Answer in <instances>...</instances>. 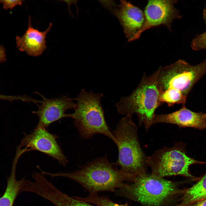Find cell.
Returning <instances> with one entry per match:
<instances>
[{
    "label": "cell",
    "instance_id": "277c9868",
    "mask_svg": "<svg viewBox=\"0 0 206 206\" xmlns=\"http://www.w3.org/2000/svg\"><path fill=\"white\" fill-rule=\"evenodd\" d=\"M132 117L128 115L121 118L112 132L118 150L116 163L124 172L141 176L147 174V157L141 147L137 128Z\"/></svg>",
    "mask_w": 206,
    "mask_h": 206
},
{
    "label": "cell",
    "instance_id": "30bf717a",
    "mask_svg": "<svg viewBox=\"0 0 206 206\" xmlns=\"http://www.w3.org/2000/svg\"><path fill=\"white\" fill-rule=\"evenodd\" d=\"M58 138L57 135L50 133L48 130L36 126L29 134H25L22 143L29 151L40 152L56 160L64 167L68 160L58 143Z\"/></svg>",
    "mask_w": 206,
    "mask_h": 206
},
{
    "label": "cell",
    "instance_id": "52a82bcc",
    "mask_svg": "<svg viewBox=\"0 0 206 206\" xmlns=\"http://www.w3.org/2000/svg\"><path fill=\"white\" fill-rule=\"evenodd\" d=\"M157 82L160 93L167 89L175 90L187 97L195 84L206 74V58L192 65L179 60L157 70Z\"/></svg>",
    "mask_w": 206,
    "mask_h": 206
},
{
    "label": "cell",
    "instance_id": "2e32d148",
    "mask_svg": "<svg viewBox=\"0 0 206 206\" xmlns=\"http://www.w3.org/2000/svg\"><path fill=\"white\" fill-rule=\"evenodd\" d=\"M49 200L56 206H95L79 199L77 197L70 196L58 189L52 192Z\"/></svg>",
    "mask_w": 206,
    "mask_h": 206
},
{
    "label": "cell",
    "instance_id": "9a60e30c",
    "mask_svg": "<svg viewBox=\"0 0 206 206\" xmlns=\"http://www.w3.org/2000/svg\"><path fill=\"white\" fill-rule=\"evenodd\" d=\"M25 179L18 181L13 173L9 178L6 190L0 198V206H12L19 194L23 192Z\"/></svg>",
    "mask_w": 206,
    "mask_h": 206
},
{
    "label": "cell",
    "instance_id": "44dd1931",
    "mask_svg": "<svg viewBox=\"0 0 206 206\" xmlns=\"http://www.w3.org/2000/svg\"><path fill=\"white\" fill-rule=\"evenodd\" d=\"M186 206H206V198L196 201Z\"/></svg>",
    "mask_w": 206,
    "mask_h": 206
},
{
    "label": "cell",
    "instance_id": "7c38bea8",
    "mask_svg": "<svg viewBox=\"0 0 206 206\" xmlns=\"http://www.w3.org/2000/svg\"><path fill=\"white\" fill-rule=\"evenodd\" d=\"M164 123L176 125L180 127H192L203 130L206 128V114L195 112L185 105L175 112L167 114L155 115L152 124Z\"/></svg>",
    "mask_w": 206,
    "mask_h": 206
},
{
    "label": "cell",
    "instance_id": "8992f818",
    "mask_svg": "<svg viewBox=\"0 0 206 206\" xmlns=\"http://www.w3.org/2000/svg\"><path fill=\"white\" fill-rule=\"evenodd\" d=\"M146 164L151 169V174L161 178L179 175L197 181L199 177L193 176L189 170L190 166L194 164H206L190 157L186 154L185 145L181 142H176L172 147L164 146L147 157Z\"/></svg>",
    "mask_w": 206,
    "mask_h": 206
},
{
    "label": "cell",
    "instance_id": "5b68a950",
    "mask_svg": "<svg viewBox=\"0 0 206 206\" xmlns=\"http://www.w3.org/2000/svg\"><path fill=\"white\" fill-rule=\"evenodd\" d=\"M103 94L82 89L74 100L76 101L74 112L70 114L74 124L81 137L89 139L96 134L104 135L116 140L105 120L101 103Z\"/></svg>",
    "mask_w": 206,
    "mask_h": 206
},
{
    "label": "cell",
    "instance_id": "6da1fadb",
    "mask_svg": "<svg viewBox=\"0 0 206 206\" xmlns=\"http://www.w3.org/2000/svg\"><path fill=\"white\" fill-rule=\"evenodd\" d=\"M117 165L116 163L110 162L105 156L82 166L75 171L56 173L45 172L44 174L52 177H64L73 180L90 194L102 191L115 192L124 187L126 182H133L136 176L124 172Z\"/></svg>",
    "mask_w": 206,
    "mask_h": 206
},
{
    "label": "cell",
    "instance_id": "603a6c76",
    "mask_svg": "<svg viewBox=\"0 0 206 206\" xmlns=\"http://www.w3.org/2000/svg\"><path fill=\"white\" fill-rule=\"evenodd\" d=\"M203 18L206 24V5H205L203 11Z\"/></svg>",
    "mask_w": 206,
    "mask_h": 206
},
{
    "label": "cell",
    "instance_id": "5bb4252c",
    "mask_svg": "<svg viewBox=\"0 0 206 206\" xmlns=\"http://www.w3.org/2000/svg\"><path fill=\"white\" fill-rule=\"evenodd\" d=\"M206 198V173L189 188L184 189L179 203L175 206H186L196 201Z\"/></svg>",
    "mask_w": 206,
    "mask_h": 206
},
{
    "label": "cell",
    "instance_id": "9c48e42d",
    "mask_svg": "<svg viewBox=\"0 0 206 206\" xmlns=\"http://www.w3.org/2000/svg\"><path fill=\"white\" fill-rule=\"evenodd\" d=\"M42 100L40 103L36 105L37 110L32 112L38 117L39 121L37 127L48 130L52 123L62 118L70 117V114L66 112L71 109H74L76 103L74 99L65 95L59 98H47L43 95L36 92Z\"/></svg>",
    "mask_w": 206,
    "mask_h": 206
},
{
    "label": "cell",
    "instance_id": "e0dca14e",
    "mask_svg": "<svg viewBox=\"0 0 206 206\" xmlns=\"http://www.w3.org/2000/svg\"><path fill=\"white\" fill-rule=\"evenodd\" d=\"M187 97L179 91L169 89L160 93L159 100L162 103H166L169 107L172 106L175 104H182L185 105Z\"/></svg>",
    "mask_w": 206,
    "mask_h": 206
},
{
    "label": "cell",
    "instance_id": "ac0fdd59",
    "mask_svg": "<svg viewBox=\"0 0 206 206\" xmlns=\"http://www.w3.org/2000/svg\"><path fill=\"white\" fill-rule=\"evenodd\" d=\"M191 47L194 50L206 49V31L197 35L191 43Z\"/></svg>",
    "mask_w": 206,
    "mask_h": 206
},
{
    "label": "cell",
    "instance_id": "ba28073f",
    "mask_svg": "<svg viewBox=\"0 0 206 206\" xmlns=\"http://www.w3.org/2000/svg\"><path fill=\"white\" fill-rule=\"evenodd\" d=\"M119 5L112 1H100L107 9L118 19L129 42L138 39L145 21L144 12L139 8L124 0Z\"/></svg>",
    "mask_w": 206,
    "mask_h": 206
},
{
    "label": "cell",
    "instance_id": "7402d4cb",
    "mask_svg": "<svg viewBox=\"0 0 206 206\" xmlns=\"http://www.w3.org/2000/svg\"><path fill=\"white\" fill-rule=\"evenodd\" d=\"M6 59L5 49L3 46L0 45V62H5Z\"/></svg>",
    "mask_w": 206,
    "mask_h": 206
},
{
    "label": "cell",
    "instance_id": "3957f363",
    "mask_svg": "<svg viewBox=\"0 0 206 206\" xmlns=\"http://www.w3.org/2000/svg\"><path fill=\"white\" fill-rule=\"evenodd\" d=\"M157 70L150 76L144 73L137 87L129 95L122 97L115 104L122 115L136 114L139 126L143 124L146 131L152 125L157 109L162 103L157 82Z\"/></svg>",
    "mask_w": 206,
    "mask_h": 206
},
{
    "label": "cell",
    "instance_id": "4fadbf2b",
    "mask_svg": "<svg viewBox=\"0 0 206 206\" xmlns=\"http://www.w3.org/2000/svg\"><path fill=\"white\" fill-rule=\"evenodd\" d=\"M28 27L25 33L21 36L16 37L17 47L19 50L33 57L39 56L46 48V38L50 30L52 24L49 25L44 31H41L32 26L31 20L29 16Z\"/></svg>",
    "mask_w": 206,
    "mask_h": 206
},
{
    "label": "cell",
    "instance_id": "7a4b0ae2",
    "mask_svg": "<svg viewBox=\"0 0 206 206\" xmlns=\"http://www.w3.org/2000/svg\"><path fill=\"white\" fill-rule=\"evenodd\" d=\"M131 183L115 192L146 206H170L179 201L183 192L179 183L151 174L136 176Z\"/></svg>",
    "mask_w": 206,
    "mask_h": 206
},
{
    "label": "cell",
    "instance_id": "ffe728a7",
    "mask_svg": "<svg viewBox=\"0 0 206 206\" xmlns=\"http://www.w3.org/2000/svg\"><path fill=\"white\" fill-rule=\"evenodd\" d=\"M22 98L21 96H11L5 95L0 94V99L6 100L10 101L15 100H21Z\"/></svg>",
    "mask_w": 206,
    "mask_h": 206
},
{
    "label": "cell",
    "instance_id": "8fae6325",
    "mask_svg": "<svg viewBox=\"0 0 206 206\" xmlns=\"http://www.w3.org/2000/svg\"><path fill=\"white\" fill-rule=\"evenodd\" d=\"M177 1V0H148L144 11L145 21L140 32V37L146 30L162 25L172 31L173 21L182 17L174 6Z\"/></svg>",
    "mask_w": 206,
    "mask_h": 206
},
{
    "label": "cell",
    "instance_id": "d6986e66",
    "mask_svg": "<svg viewBox=\"0 0 206 206\" xmlns=\"http://www.w3.org/2000/svg\"><path fill=\"white\" fill-rule=\"evenodd\" d=\"M23 0H0V3L3 4V7L5 9H12L17 5H21Z\"/></svg>",
    "mask_w": 206,
    "mask_h": 206
}]
</instances>
